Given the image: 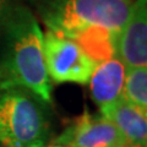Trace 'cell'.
<instances>
[{
	"label": "cell",
	"mask_w": 147,
	"mask_h": 147,
	"mask_svg": "<svg viewBox=\"0 0 147 147\" xmlns=\"http://www.w3.org/2000/svg\"><path fill=\"white\" fill-rule=\"evenodd\" d=\"M48 147H67V146H61V145H50Z\"/></svg>",
	"instance_id": "obj_12"
},
{
	"label": "cell",
	"mask_w": 147,
	"mask_h": 147,
	"mask_svg": "<svg viewBox=\"0 0 147 147\" xmlns=\"http://www.w3.org/2000/svg\"><path fill=\"white\" fill-rule=\"evenodd\" d=\"M119 144L126 142L115 125L102 114L94 115L87 110L53 142L67 147H109Z\"/></svg>",
	"instance_id": "obj_5"
},
{
	"label": "cell",
	"mask_w": 147,
	"mask_h": 147,
	"mask_svg": "<svg viewBox=\"0 0 147 147\" xmlns=\"http://www.w3.org/2000/svg\"><path fill=\"white\" fill-rule=\"evenodd\" d=\"M123 98L147 113V67H129Z\"/></svg>",
	"instance_id": "obj_9"
},
{
	"label": "cell",
	"mask_w": 147,
	"mask_h": 147,
	"mask_svg": "<svg viewBox=\"0 0 147 147\" xmlns=\"http://www.w3.org/2000/svg\"><path fill=\"white\" fill-rule=\"evenodd\" d=\"M100 114L112 121L130 147H147V113L124 98L104 108Z\"/></svg>",
	"instance_id": "obj_8"
},
{
	"label": "cell",
	"mask_w": 147,
	"mask_h": 147,
	"mask_svg": "<svg viewBox=\"0 0 147 147\" xmlns=\"http://www.w3.org/2000/svg\"><path fill=\"white\" fill-rule=\"evenodd\" d=\"M118 55L127 67H147V0H135L118 40Z\"/></svg>",
	"instance_id": "obj_6"
},
{
	"label": "cell",
	"mask_w": 147,
	"mask_h": 147,
	"mask_svg": "<svg viewBox=\"0 0 147 147\" xmlns=\"http://www.w3.org/2000/svg\"><path fill=\"white\" fill-rule=\"evenodd\" d=\"M43 53L48 76L57 84H88L98 64L75 40L52 31L43 34Z\"/></svg>",
	"instance_id": "obj_4"
},
{
	"label": "cell",
	"mask_w": 147,
	"mask_h": 147,
	"mask_svg": "<svg viewBox=\"0 0 147 147\" xmlns=\"http://www.w3.org/2000/svg\"><path fill=\"white\" fill-rule=\"evenodd\" d=\"M135 0H50L42 16L48 31L65 36L97 63L118 54V40Z\"/></svg>",
	"instance_id": "obj_1"
},
{
	"label": "cell",
	"mask_w": 147,
	"mask_h": 147,
	"mask_svg": "<svg viewBox=\"0 0 147 147\" xmlns=\"http://www.w3.org/2000/svg\"><path fill=\"white\" fill-rule=\"evenodd\" d=\"M127 69L118 54L97 64L88 84L92 99L99 109L123 98Z\"/></svg>",
	"instance_id": "obj_7"
},
{
	"label": "cell",
	"mask_w": 147,
	"mask_h": 147,
	"mask_svg": "<svg viewBox=\"0 0 147 147\" xmlns=\"http://www.w3.org/2000/svg\"><path fill=\"white\" fill-rule=\"evenodd\" d=\"M25 88L52 102V84L43 53V32L28 11L10 16L5 52L0 60V90Z\"/></svg>",
	"instance_id": "obj_2"
},
{
	"label": "cell",
	"mask_w": 147,
	"mask_h": 147,
	"mask_svg": "<svg viewBox=\"0 0 147 147\" xmlns=\"http://www.w3.org/2000/svg\"><path fill=\"white\" fill-rule=\"evenodd\" d=\"M43 102L25 88L0 92V144L3 147H43L48 119Z\"/></svg>",
	"instance_id": "obj_3"
},
{
	"label": "cell",
	"mask_w": 147,
	"mask_h": 147,
	"mask_svg": "<svg viewBox=\"0 0 147 147\" xmlns=\"http://www.w3.org/2000/svg\"><path fill=\"white\" fill-rule=\"evenodd\" d=\"M109 147H130L127 144H119V145H114V146H109Z\"/></svg>",
	"instance_id": "obj_11"
},
{
	"label": "cell",
	"mask_w": 147,
	"mask_h": 147,
	"mask_svg": "<svg viewBox=\"0 0 147 147\" xmlns=\"http://www.w3.org/2000/svg\"><path fill=\"white\" fill-rule=\"evenodd\" d=\"M10 1L11 0H0V22H4L12 15L10 12Z\"/></svg>",
	"instance_id": "obj_10"
}]
</instances>
